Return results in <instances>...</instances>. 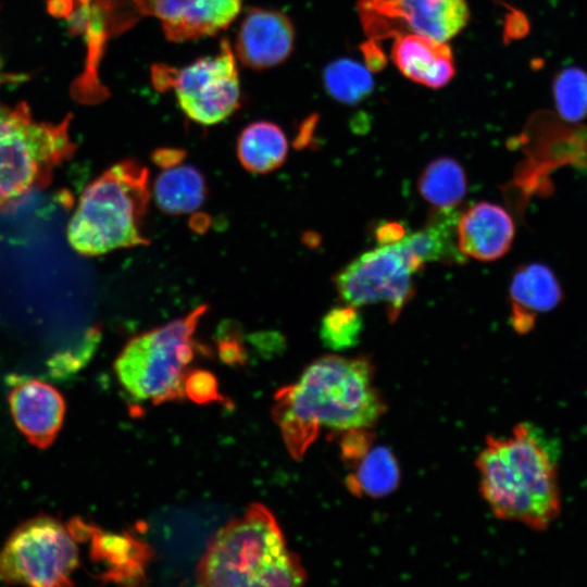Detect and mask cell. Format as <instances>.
Masks as SVG:
<instances>
[{
	"label": "cell",
	"mask_w": 587,
	"mask_h": 587,
	"mask_svg": "<svg viewBox=\"0 0 587 587\" xmlns=\"http://www.w3.org/2000/svg\"><path fill=\"white\" fill-rule=\"evenodd\" d=\"M385 403L365 357L330 354L313 361L299 380L278 389L273 417L289 453L300 459L322 428L348 432L370 428Z\"/></svg>",
	"instance_id": "obj_1"
},
{
	"label": "cell",
	"mask_w": 587,
	"mask_h": 587,
	"mask_svg": "<svg viewBox=\"0 0 587 587\" xmlns=\"http://www.w3.org/2000/svg\"><path fill=\"white\" fill-rule=\"evenodd\" d=\"M559 448L529 423L491 437L477 458L480 492L494 514L544 530L560 515Z\"/></svg>",
	"instance_id": "obj_2"
},
{
	"label": "cell",
	"mask_w": 587,
	"mask_h": 587,
	"mask_svg": "<svg viewBox=\"0 0 587 587\" xmlns=\"http://www.w3.org/2000/svg\"><path fill=\"white\" fill-rule=\"evenodd\" d=\"M196 579L202 586H299L305 573L274 515L254 503L211 539Z\"/></svg>",
	"instance_id": "obj_3"
},
{
	"label": "cell",
	"mask_w": 587,
	"mask_h": 587,
	"mask_svg": "<svg viewBox=\"0 0 587 587\" xmlns=\"http://www.w3.org/2000/svg\"><path fill=\"white\" fill-rule=\"evenodd\" d=\"M150 201L149 171L138 161L117 162L82 192L67 226V240L82 255L147 246L143 217Z\"/></svg>",
	"instance_id": "obj_4"
},
{
	"label": "cell",
	"mask_w": 587,
	"mask_h": 587,
	"mask_svg": "<svg viewBox=\"0 0 587 587\" xmlns=\"http://www.w3.org/2000/svg\"><path fill=\"white\" fill-rule=\"evenodd\" d=\"M71 120L41 122L24 102L0 103V211L47 187L55 170L73 157L77 146Z\"/></svg>",
	"instance_id": "obj_5"
},
{
	"label": "cell",
	"mask_w": 587,
	"mask_h": 587,
	"mask_svg": "<svg viewBox=\"0 0 587 587\" xmlns=\"http://www.w3.org/2000/svg\"><path fill=\"white\" fill-rule=\"evenodd\" d=\"M208 305L133 337L114 362L116 376L135 400L153 404L185 396L186 370L195 354L193 334Z\"/></svg>",
	"instance_id": "obj_6"
},
{
	"label": "cell",
	"mask_w": 587,
	"mask_h": 587,
	"mask_svg": "<svg viewBox=\"0 0 587 587\" xmlns=\"http://www.w3.org/2000/svg\"><path fill=\"white\" fill-rule=\"evenodd\" d=\"M77 540L60 520L39 514L20 524L0 549V580L36 587L73 585Z\"/></svg>",
	"instance_id": "obj_7"
},
{
	"label": "cell",
	"mask_w": 587,
	"mask_h": 587,
	"mask_svg": "<svg viewBox=\"0 0 587 587\" xmlns=\"http://www.w3.org/2000/svg\"><path fill=\"white\" fill-rule=\"evenodd\" d=\"M152 80L159 90L173 89L185 115L204 126L221 123L240 105L239 73L228 40L215 54L182 68L154 66Z\"/></svg>",
	"instance_id": "obj_8"
},
{
	"label": "cell",
	"mask_w": 587,
	"mask_h": 587,
	"mask_svg": "<svg viewBox=\"0 0 587 587\" xmlns=\"http://www.w3.org/2000/svg\"><path fill=\"white\" fill-rule=\"evenodd\" d=\"M414 273L403 250L395 242L362 253L341 268L334 282L344 303L358 308L385 303L392 322L413 296Z\"/></svg>",
	"instance_id": "obj_9"
},
{
	"label": "cell",
	"mask_w": 587,
	"mask_h": 587,
	"mask_svg": "<svg viewBox=\"0 0 587 587\" xmlns=\"http://www.w3.org/2000/svg\"><path fill=\"white\" fill-rule=\"evenodd\" d=\"M367 30L414 33L448 42L467 24L466 0H360Z\"/></svg>",
	"instance_id": "obj_10"
},
{
	"label": "cell",
	"mask_w": 587,
	"mask_h": 587,
	"mask_svg": "<svg viewBox=\"0 0 587 587\" xmlns=\"http://www.w3.org/2000/svg\"><path fill=\"white\" fill-rule=\"evenodd\" d=\"M137 13L159 20L174 42L213 36L226 29L241 11L242 0H133Z\"/></svg>",
	"instance_id": "obj_11"
},
{
	"label": "cell",
	"mask_w": 587,
	"mask_h": 587,
	"mask_svg": "<svg viewBox=\"0 0 587 587\" xmlns=\"http://www.w3.org/2000/svg\"><path fill=\"white\" fill-rule=\"evenodd\" d=\"M296 33L280 11L250 8L237 32L235 52L247 67L262 71L284 63L295 49Z\"/></svg>",
	"instance_id": "obj_12"
},
{
	"label": "cell",
	"mask_w": 587,
	"mask_h": 587,
	"mask_svg": "<svg viewBox=\"0 0 587 587\" xmlns=\"http://www.w3.org/2000/svg\"><path fill=\"white\" fill-rule=\"evenodd\" d=\"M8 400L14 423L29 444L39 449L51 446L65 416L61 392L46 382L26 378L16 382Z\"/></svg>",
	"instance_id": "obj_13"
},
{
	"label": "cell",
	"mask_w": 587,
	"mask_h": 587,
	"mask_svg": "<svg viewBox=\"0 0 587 587\" xmlns=\"http://www.w3.org/2000/svg\"><path fill=\"white\" fill-rule=\"evenodd\" d=\"M514 222L500 205L480 201L460 213L457 241L465 257L494 261L503 257L513 242Z\"/></svg>",
	"instance_id": "obj_14"
},
{
	"label": "cell",
	"mask_w": 587,
	"mask_h": 587,
	"mask_svg": "<svg viewBox=\"0 0 587 587\" xmlns=\"http://www.w3.org/2000/svg\"><path fill=\"white\" fill-rule=\"evenodd\" d=\"M391 61L410 80L437 89L455 74L453 53L448 42L414 33L395 35Z\"/></svg>",
	"instance_id": "obj_15"
},
{
	"label": "cell",
	"mask_w": 587,
	"mask_h": 587,
	"mask_svg": "<svg viewBox=\"0 0 587 587\" xmlns=\"http://www.w3.org/2000/svg\"><path fill=\"white\" fill-rule=\"evenodd\" d=\"M511 324L520 333H528L538 313L555 309L563 299L561 285L545 264L520 266L510 284Z\"/></svg>",
	"instance_id": "obj_16"
},
{
	"label": "cell",
	"mask_w": 587,
	"mask_h": 587,
	"mask_svg": "<svg viewBox=\"0 0 587 587\" xmlns=\"http://www.w3.org/2000/svg\"><path fill=\"white\" fill-rule=\"evenodd\" d=\"M93 561L104 566L101 578L123 585H138L146 578L151 558L149 546L132 534H114L92 525L89 536Z\"/></svg>",
	"instance_id": "obj_17"
},
{
	"label": "cell",
	"mask_w": 587,
	"mask_h": 587,
	"mask_svg": "<svg viewBox=\"0 0 587 587\" xmlns=\"http://www.w3.org/2000/svg\"><path fill=\"white\" fill-rule=\"evenodd\" d=\"M458 216L454 210H436L424 228L398 241L415 272L428 262H465L457 241Z\"/></svg>",
	"instance_id": "obj_18"
},
{
	"label": "cell",
	"mask_w": 587,
	"mask_h": 587,
	"mask_svg": "<svg viewBox=\"0 0 587 587\" xmlns=\"http://www.w3.org/2000/svg\"><path fill=\"white\" fill-rule=\"evenodd\" d=\"M237 158L245 170L266 174L280 167L288 154V141L280 126L255 121L241 129L236 143Z\"/></svg>",
	"instance_id": "obj_19"
},
{
	"label": "cell",
	"mask_w": 587,
	"mask_h": 587,
	"mask_svg": "<svg viewBox=\"0 0 587 587\" xmlns=\"http://www.w3.org/2000/svg\"><path fill=\"white\" fill-rule=\"evenodd\" d=\"M208 193L202 173L192 165L177 164L159 174L153 186L158 207L168 214L191 213L199 209Z\"/></svg>",
	"instance_id": "obj_20"
},
{
	"label": "cell",
	"mask_w": 587,
	"mask_h": 587,
	"mask_svg": "<svg viewBox=\"0 0 587 587\" xmlns=\"http://www.w3.org/2000/svg\"><path fill=\"white\" fill-rule=\"evenodd\" d=\"M351 466L353 471L348 474L347 486L358 496H387L397 488L400 480L397 459L385 446H371Z\"/></svg>",
	"instance_id": "obj_21"
},
{
	"label": "cell",
	"mask_w": 587,
	"mask_h": 587,
	"mask_svg": "<svg viewBox=\"0 0 587 587\" xmlns=\"http://www.w3.org/2000/svg\"><path fill=\"white\" fill-rule=\"evenodd\" d=\"M417 187L421 196L437 210H454L466 195V175L457 160L440 157L426 165Z\"/></svg>",
	"instance_id": "obj_22"
},
{
	"label": "cell",
	"mask_w": 587,
	"mask_h": 587,
	"mask_svg": "<svg viewBox=\"0 0 587 587\" xmlns=\"http://www.w3.org/2000/svg\"><path fill=\"white\" fill-rule=\"evenodd\" d=\"M323 85L333 99L345 104H357L371 95L374 79L366 65L340 58L325 66Z\"/></svg>",
	"instance_id": "obj_23"
},
{
	"label": "cell",
	"mask_w": 587,
	"mask_h": 587,
	"mask_svg": "<svg viewBox=\"0 0 587 587\" xmlns=\"http://www.w3.org/2000/svg\"><path fill=\"white\" fill-rule=\"evenodd\" d=\"M363 325L358 307L345 303L344 307L330 309L322 317L320 336L325 347L341 351L358 345Z\"/></svg>",
	"instance_id": "obj_24"
},
{
	"label": "cell",
	"mask_w": 587,
	"mask_h": 587,
	"mask_svg": "<svg viewBox=\"0 0 587 587\" xmlns=\"http://www.w3.org/2000/svg\"><path fill=\"white\" fill-rule=\"evenodd\" d=\"M557 110L567 122H578L587 115V73L576 66L562 70L553 82Z\"/></svg>",
	"instance_id": "obj_25"
},
{
	"label": "cell",
	"mask_w": 587,
	"mask_h": 587,
	"mask_svg": "<svg viewBox=\"0 0 587 587\" xmlns=\"http://www.w3.org/2000/svg\"><path fill=\"white\" fill-rule=\"evenodd\" d=\"M99 339L100 332L98 328L89 329L76 350L58 354L50 361L51 375L64 378L77 372L90 359Z\"/></svg>",
	"instance_id": "obj_26"
},
{
	"label": "cell",
	"mask_w": 587,
	"mask_h": 587,
	"mask_svg": "<svg viewBox=\"0 0 587 587\" xmlns=\"http://www.w3.org/2000/svg\"><path fill=\"white\" fill-rule=\"evenodd\" d=\"M185 395L198 403H207L222 399L218 394L217 380L208 371L196 370L186 375Z\"/></svg>",
	"instance_id": "obj_27"
},
{
	"label": "cell",
	"mask_w": 587,
	"mask_h": 587,
	"mask_svg": "<svg viewBox=\"0 0 587 587\" xmlns=\"http://www.w3.org/2000/svg\"><path fill=\"white\" fill-rule=\"evenodd\" d=\"M404 236V228L398 222H385L376 229V238L380 245L398 242Z\"/></svg>",
	"instance_id": "obj_28"
},
{
	"label": "cell",
	"mask_w": 587,
	"mask_h": 587,
	"mask_svg": "<svg viewBox=\"0 0 587 587\" xmlns=\"http://www.w3.org/2000/svg\"><path fill=\"white\" fill-rule=\"evenodd\" d=\"M186 152L177 148H161L152 153V161L163 168H167L182 163Z\"/></svg>",
	"instance_id": "obj_29"
},
{
	"label": "cell",
	"mask_w": 587,
	"mask_h": 587,
	"mask_svg": "<svg viewBox=\"0 0 587 587\" xmlns=\"http://www.w3.org/2000/svg\"><path fill=\"white\" fill-rule=\"evenodd\" d=\"M220 355L227 363L241 362L243 352L240 344L236 338L224 336L218 344Z\"/></svg>",
	"instance_id": "obj_30"
},
{
	"label": "cell",
	"mask_w": 587,
	"mask_h": 587,
	"mask_svg": "<svg viewBox=\"0 0 587 587\" xmlns=\"http://www.w3.org/2000/svg\"><path fill=\"white\" fill-rule=\"evenodd\" d=\"M2 74V62H1V59H0V75Z\"/></svg>",
	"instance_id": "obj_31"
}]
</instances>
